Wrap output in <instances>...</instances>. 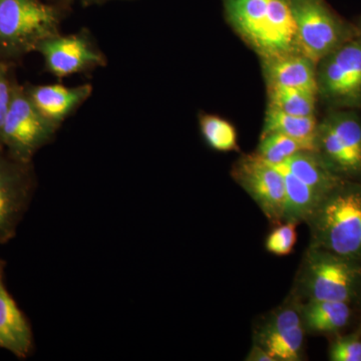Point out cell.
Here are the masks:
<instances>
[{
    "instance_id": "6da1fadb",
    "label": "cell",
    "mask_w": 361,
    "mask_h": 361,
    "mask_svg": "<svg viewBox=\"0 0 361 361\" xmlns=\"http://www.w3.org/2000/svg\"><path fill=\"white\" fill-rule=\"evenodd\" d=\"M225 18L260 59L299 52L289 0H223Z\"/></svg>"
},
{
    "instance_id": "7a4b0ae2",
    "label": "cell",
    "mask_w": 361,
    "mask_h": 361,
    "mask_svg": "<svg viewBox=\"0 0 361 361\" xmlns=\"http://www.w3.org/2000/svg\"><path fill=\"white\" fill-rule=\"evenodd\" d=\"M70 9L44 0H0V61L18 66L61 33Z\"/></svg>"
},
{
    "instance_id": "3957f363",
    "label": "cell",
    "mask_w": 361,
    "mask_h": 361,
    "mask_svg": "<svg viewBox=\"0 0 361 361\" xmlns=\"http://www.w3.org/2000/svg\"><path fill=\"white\" fill-rule=\"evenodd\" d=\"M312 244L341 257L361 259V189L336 188L310 221Z\"/></svg>"
},
{
    "instance_id": "277c9868",
    "label": "cell",
    "mask_w": 361,
    "mask_h": 361,
    "mask_svg": "<svg viewBox=\"0 0 361 361\" xmlns=\"http://www.w3.org/2000/svg\"><path fill=\"white\" fill-rule=\"evenodd\" d=\"M360 276L355 261L310 246L299 275V291L307 301L348 302Z\"/></svg>"
},
{
    "instance_id": "5b68a950",
    "label": "cell",
    "mask_w": 361,
    "mask_h": 361,
    "mask_svg": "<svg viewBox=\"0 0 361 361\" xmlns=\"http://www.w3.org/2000/svg\"><path fill=\"white\" fill-rule=\"evenodd\" d=\"M61 127L39 113L18 82L2 130V148L14 160L33 163L37 152L56 140Z\"/></svg>"
},
{
    "instance_id": "8992f818",
    "label": "cell",
    "mask_w": 361,
    "mask_h": 361,
    "mask_svg": "<svg viewBox=\"0 0 361 361\" xmlns=\"http://www.w3.org/2000/svg\"><path fill=\"white\" fill-rule=\"evenodd\" d=\"M289 2L296 25L298 51L314 63L355 37L350 26L330 8L325 0Z\"/></svg>"
},
{
    "instance_id": "52a82bcc",
    "label": "cell",
    "mask_w": 361,
    "mask_h": 361,
    "mask_svg": "<svg viewBox=\"0 0 361 361\" xmlns=\"http://www.w3.org/2000/svg\"><path fill=\"white\" fill-rule=\"evenodd\" d=\"M317 94L334 108L361 106V39L344 42L316 66Z\"/></svg>"
},
{
    "instance_id": "ba28073f",
    "label": "cell",
    "mask_w": 361,
    "mask_h": 361,
    "mask_svg": "<svg viewBox=\"0 0 361 361\" xmlns=\"http://www.w3.org/2000/svg\"><path fill=\"white\" fill-rule=\"evenodd\" d=\"M47 73L58 80L106 68L109 59L94 33L84 27L77 32L54 35L37 47Z\"/></svg>"
},
{
    "instance_id": "9c48e42d",
    "label": "cell",
    "mask_w": 361,
    "mask_h": 361,
    "mask_svg": "<svg viewBox=\"0 0 361 361\" xmlns=\"http://www.w3.org/2000/svg\"><path fill=\"white\" fill-rule=\"evenodd\" d=\"M37 188L33 163L14 160L0 149V244L16 236Z\"/></svg>"
},
{
    "instance_id": "30bf717a",
    "label": "cell",
    "mask_w": 361,
    "mask_h": 361,
    "mask_svg": "<svg viewBox=\"0 0 361 361\" xmlns=\"http://www.w3.org/2000/svg\"><path fill=\"white\" fill-rule=\"evenodd\" d=\"M233 179L245 190L273 224L283 222L285 184L283 175L257 154L241 157L232 169Z\"/></svg>"
},
{
    "instance_id": "8fae6325",
    "label": "cell",
    "mask_w": 361,
    "mask_h": 361,
    "mask_svg": "<svg viewBox=\"0 0 361 361\" xmlns=\"http://www.w3.org/2000/svg\"><path fill=\"white\" fill-rule=\"evenodd\" d=\"M317 151L334 170L361 171V121L350 111H334L318 125Z\"/></svg>"
},
{
    "instance_id": "7c38bea8",
    "label": "cell",
    "mask_w": 361,
    "mask_h": 361,
    "mask_svg": "<svg viewBox=\"0 0 361 361\" xmlns=\"http://www.w3.org/2000/svg\"><path fill=\"white\" fill-rule=\"evenodd\" d=\"M304 334L301 305L286 303L258 323L253 343L275 361H298L303 356Z\"/></svg>"
},
{
    "instance_id": "4fadbf2b",
    "label": "cell",
    "mask_w": 361,
    "mask_h": 361,
    "mask_svg": "<svg viewBox=\"0 0 361 361\" xmlns=\"http://www.w3.org/2000/svg\"><path fill=\"white\" fill-rule=\"evenodd\" d=\"M23 85L39 113L61 128L94 94V87L90 84L75 87H66L63 84Z\"/></svg>"
},
{
    "instance_id": "5bb4252c",
    "label": "cell",
    "mask_w": 361,
    "mask_h": 361,
    "mask_svg": "<svg viewBox=\"0 0 361 361\" xmlns=\"http://www.w3.org/2000/svg\"><path fill=\"white\" fill-rule=\"evenodd\" d=\"M6 265L0 259V348L25 360L33 350L32 329L4 284Z\"/></svg>"
},
{
    "instance_id": "9a60e30c",
    "label": "cell",
    "mask_w": 361,
    "mask_h": 361,
    "mask_svg": "<svg viewBox=\"0 0 361 361\" xmlns=\"http://www.w3.org/2000/svg\"><path fill=\"white\" fill-rule=\"evenodd\" d=\"M261 63L266 87H295L317 94V63L300 52L261 59Z\"/></svg>"
},
{
    "instance_id": "2e32d148",
    "label": "cell",
    "mask_w": 361,
    "mask_h": 361,
    "mask_svg": "<svg viewBox=\"0 0 361 361\" xmlns=\"http://www.w3.org/2000/svg\"><path fill=\"white\" fill-rule=\"evenodd\" d=\"M281 164L298 179L324 197L341 186L336 171L318 152H298Z\"/></svg>"
},
{
    "instance_id": "e0dca14e",
    "label": "cell",
    "mask_w": 361,
    "mask_h": 361,
    "mask_svg": "<svg viewBox=\"0 0 361 361\" xmlns=\"http://www.w3.org/2000/svg\"><path fill=\"white\" fill-rule=\"evenodd\" d=\"M274 166L284 178L286 201L283 222H308L325 197L298 179L283 164Z\"/></svg>"
},
{
    "instance_id": "ac0fdd59",
    "label": "cell",
    "mask_w": 361,
    "mask_h": 361,
    "mask_svg": "<svg viewBox=\"0 0 361 361\" xmlns=\"http://www.w3.org/2000/svg\"><path fill=\"white\" fill-rule=\"evenodd\" d=\"M319 123L315 116L288 115L268 109L266 110L262 135L279 133L303 145L307 151H317V132Z\"/></svg>"
},
{
    "instance_id": "d6986e66",
    "label": "cell",
    "mask_w": 361,
    "mask_h": 361,
    "mask_svg": "<svg viewBox=\"0 0 361 361\" xmlns=\"http://www.w3.org/2000/svg\"><path fill=\"white\" fill-rule=\"evenodd\" d=\"M304 329L310 332L327 334L343 329L350 318L348 302L307 301L301 305Z\"/></svg>"
},
{
    "instance_id": "ffe728a7",
    "label": "cell",
    "mask_w": 361,
    "mask_h": 361,
    "mask_svg": "<svg viewBox=\"0 0 361 361\" xmlns=\"http://www.w3.org/2000/svg\"><path fill=\"white\" fill-rule=\"evenodd\" d=\"M317 97L315 92L295 87H267V108L288 115L315 116Z\"/></svg>"
},
{
    "instance_id": "44dd1931",
    "label": "cell",
    "mask_w": 361,
    "mask_h": 361,
    "mask_svg": "<svg viewBox=\"0 0 361 361\" xmlns=\"http://www.w3.org/2000/svg\"><path fill=\"white\" fill-rule=\"evenodd\" d=\"M199 129L207 146L218 152L238 149L236 129L225 118L212 114L202 113L198 116Z\"/></svg>"
},
{
    "instance_id": "7402d4cb",
    "label": "cell",
    "mask_w": 361,
    "mask_h": 361,
    "mask_svg": "<svg viewBox=\"0 0 361 361\" xmlns=\"http://www.w3.org/2000/svg\"><path fill=\"white\" fill-rule=\"evenodd\" d=\"M301 151L307 149L296 140L279 133H270L261 135L256 154L268 163L277 165Z\"/></svg>"
},
{
    "instance_id": "603a6c76",
    "label": "cell",
    "mask_w": 361,
    "mask_h": 361,
    "mask_svg": "<svg viewBox=\"0 0 361 361\" xmlns=\"http://www.w3.org/2000/svg\"><path fill=\"white\" fill-rule=\"evenodd\" d=\"M16 66L0 61V149H4L2 130L13 99L14 89L18 82L16 75Z\"/></svg>"
},
{
    "instance_id": "cb8c5ba5",
    "label": "cell",
    "mask_w": 361,
    "mask_h": 361,
    "mask_svg": "<svg viewBox=\"0 0 361 361\" xmlns=\"http://www.w3.org/2000/svg\"><path fill=\"white\" fill-rule=\"evenodd\" d=\"M296 223L283 222L268 235L266 250L277 256L289 255L297 241Z\"/></svg>"
},
{
    "instance_id": "d4e9b609",
    "label": "cell",
    "mask_w": 361,
    "mask_h": 361,
    "mask_svg": "<svg viewBox=\"0 0 361 361\" xmlns=\"http://www.w3.org/2000/svg\"><path fill=\"white\" fill-rule=\"evenodd\" d=\"M332 361H361V339L357 334L339 337L330 345Z\"/></svg>"
},
{
    "instance_id": "484cf974",
    "label": "cell",
    "mask_w": 361,
    "mask_h": 361,
    "mask_svg": "<svg viewBox=\"0 0 361 361\" xmlns=\"http://www.w3.org/2000/svg\"><path fill=\"white\" fill-rule=\"evenodd\" d=\"M246 360L249 361H275L267 353L257 345V344L253 343L250 353L247 355Z\"/></svg>"
},
{
    "instance_id": "4316f807",
    "label": "cell",
    "mask_w": 361,
    "mask_h": 361,
    "mask_svg": "<svg viewBox=\"0 0 361 361\" xmlns=\"http://www.w3.org/2000/svg\"><path fill=\"white\" fill-rule=\"evenodd\" d=\"M75 1L80 2L84 7H90L102 6V4H106L111 1H118V0H75ZM120 1H132V0H120Z\"/></svg>"
},
{
    "instance_id": "83f0119b",
    "label": "cell",
    "mask_w": 361,
    "mask_h": 361,
    "mask_svg": "<svg viewBox=\"0 0 361 361\" xmlns=\"http://www.w3.org/2000/svg\"><path fill=\"white\" fill-rule=\"evenodd\" d=\"M44 1L49 2V4H56V6L63 7V8L70 9L73 4H75V0H44Z\"/></svg>"
}]
</instances>
